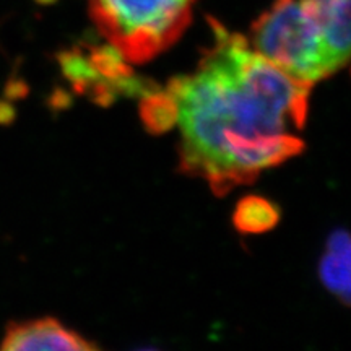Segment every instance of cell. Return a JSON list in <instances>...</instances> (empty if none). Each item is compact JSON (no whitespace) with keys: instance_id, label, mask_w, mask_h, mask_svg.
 <instances>
[{"instance_id":"1","label":"cell","mask_w":351,"mask_h":351,"mask_svg":"<svg viewBox=\"0 0 351 351\" xmlns=\"http://www.w3.org/2000/svg\"><path fill=\"white\" fill-rule=\"evenodd\" d=\"M311 90L217 25L199 67L166 90L181 132V169L226 195L300 155Z\"/></svg>"},{"instance_id":"5","label":"cell","mask_w":351,"mask_h":351,"mask_svg":"<svg viewBox=\"0 0 351 351\" xmlns=\"http://www.w3.org/2000/svg\"><path fill=\"white\" fill-rule=\"evenodd\" d=\"M333 62L341 69L348 64L351 21L350 0H311Z\"/></svg>"},{"instance_id":"8","label":"cell","mask_w":351,"mask_h":351,"mask_svg":"<svg viewBox=\"0 0 351 351\" xmlns=\"http://www.w3.org/2000/svg\"><path fill=\"white\" fill-rule=\"evenodd\" d=\"M145 125L153 132H163L176 124L174 101L168 91H155L147 95L142 103Z\"/></svg>"},{"instance_id":"4","label":"cell","mask_w":351,"mask_h":351,"mask_svg":"<svg viewBox=\"0 0 351 351\" xmlns=\"http://www.w3.org/2000/svg\"><path fill=\"white\" fill-rule=\"evenodd\" d=\"M0 351H103L93 341L54 317H41L8 326Z\"/></svg>"},{"instance_id":"3","label":"cell","mask_w":351,"mask_h":351,"mask_svg":"<svg viewBox=\"0 0 351 351\" xmlns=\"http://www.w3.org/2000/svg\"><path fill=\"white\" fill-rule=\"evenodd\" d=\"M194 0H91L101 33L124 60L147 62L179 39Z\"/></svg>"},{"instance_id":"7","label":"cell","mask_w":351,"mask_h":351,"mask_svg":"<svg viewBox=\"0 0 351 351\" xmlns=\"http://www.w3.org/2000/svg\"><path fill=\"white\" fill-rule=\"evenodd\" d=\"M232 221L236 230L243 234H262L278 225L280 210L269 199L247 195L236 205Z\"/></svg>"},{"instance_id":"2","label":"cell","mask_w":351,"mask_h":351,"mask_svg":"<svg viewBox=\"0 0 351 351\" xmlns=\"http://www.w3.org/2000/svg\"><path fill=\"white\" fill-rule=\"evenodd\" d=\"M251 47L311 86L340 70L328 52L311 0H276L254 23Z\"/></svg>"},{"instance_id":"9","label":"cell","mask_w":351,"mask_h":351,"mask_svg":"<svg viewBox=\"0 0 351 351\" xmlns=\"http://www.w3.org/2000/svg\"><path fill=\"white\" fill-rule=\"evenodd\" d=\"M142 351H155V350H142Z\"/></svg>"},{"instance_id":"6","label":"cell","mask_w":351,"mask_h":351,"mask_svg":"<svg viewBox=\"0 0 351 351\" xmlns=\"http://www.w3.org/2000/svg\"><path fill=\"white\" fill-rule=\"evenodd\" d=\"M350 236L345 230H337L327 239L326 252L319 263V276L324 287L345 304H350Z\"/></svg>"}]
</instances>
